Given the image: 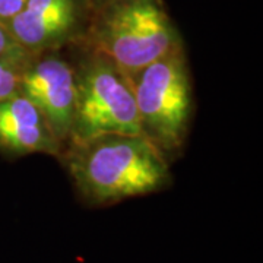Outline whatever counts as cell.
<instances>
[{
	"label": "cell",
	"mask_w": 263,
	"mask_h": 263,
	"mask_svg": "<svg viewBox=\"0 0 263 263\" xmlns=\"http://www.w3.org/2000/svg\"><path fill=\"white\" fill-rule=\"evenodd\" d=\"M69 146L67 168L89 206L157 193L171 181L168 160L143 135H103Z\"/></svg>",
	"instance_id": "1"
},
{
	"label": "cell",
	"mask_w": 263,
	"mask_h": 263,
	"mask_svg": "<svg viewBox=\"0 0 263 263\" xmlns=\"http://www.w3.org/2000/svg\"><path fill=\"white\" fill-rule=\"evenodd\" d=\"M85 35L127 78L183 47L162 0H110L92 12Z\"/></svg>",
	"instance_id": "2"
},
{
	"label": "cell",
	"mask_w": 263,
	"mask_h": 263,
	"mask_svg": "<svg viewBox=\"0 0 263 263\" xmlns=\"http://www.w3.org/2000/svg\"><path fill=\"white\" fill-rule=\"evenodd\" d=\"M141 130L168 160L183 149L193 114V92L184 47L129 78Z\"/></svg>",
	"instance_id": "3"
},
{
	"label": "cell",
	"mask_w": 263,
	"mask_h": 263,
	"mask_svg": "<svg viewBox=\"0 0 263 263\" xmlns=\"http://www.w3.org/2000/svg\"><path fill=\"white\" fill-rule=\"evenodd\" d=\"M76 103L69 145L103 135H142L129 78L107 57L91 54L75 67Z\"/></svg>",
	"instance_id": "4"
},
{
	"label": "cell",
	"mask_w": 263,
	"mask_h": 263,
	"mask_svg": "<svg viewBox=\"0 0 263 263\" xmlns=\"http://www.w3.org/2000/svg\"><path fill=\"white\" fill-rule=\"evenodd\" d=\"M19 92L44 116L63 146L70 141L76 103L75 66L56 51L32 54L25 66Z\"/></svg>",
	"instance_id": "5"
},
{
	"label": "cell",
	"mask_w": 263,
	"mask_h": 263,
	"mask_svg": "<svg viewBox=\"0 0 263 263\" xmlns=\"http://www.w3.org/2000/svg\"><path fill=\"white\" fill-rule=\"evenodd\" d=\"M91 16L89 0H27L6 28L19 47L38 54L85 35Z\"/></svg>",
	"instance_id": "6"
},
{
	"label": "cell",
	"mask_w": 263,
	"mask_h": 263,
	"mask_svg": "<svg viewBox=\"0 0 263 263\" xmlns=\"http://www.w3.org/2000/svg\"><path fill=\"white\" fill-rule=\"evenodd\" d=\"M57 141L44 116L27 97L16 92L0 103V151L9 157L29 154L60 155Z\"/></svg>",
	"instance_id": "7"
},
{
	"label": "cell",
	"mask_w": 263,
	"mask_h": 263,
	"mask_svg": "<svg viewBox=\"0 0 263 263\" xmlns=\"http://www.w3.org/2000/svg\"><path fill=\"white\" fill-rule=\"evenodd\" d=\"M31 56V53L18 47L0 57V103L19 91L21 76Z\"/></svg>",
	"instance_id": "8"
},
{
	"label": "cell",
	"mask_w": 263,
	"mask_h": 263,
	"mask_svg": "<svg viewBox=\"0 0 263 263\" xmlns=\"http://www.w3.org/2000/svg\"><path fill=\"white\" fill-rule=\"evenodd\" d=\"M27 0H0V22L6 27L25 6Z\"/></svg>",
	"instance_id": "9"
},
{
	"label": "cell",
	"mask_w": 263,
	"mask_h": 263,
	"mask_svg": "<svg viewBox=\"0 0 263 263\" xmlns=\"http://www.w3.org/2000/svg\"><path fill=\"white\" fill-rule=\"evenodd\" d=\"M19 46L16 44V41L13 40V37L10 35V32L8 28L0 22V57L8 54L9 51L18 48Z\"/></svg>",
	"instance_id": "10"
},
{
	"label": "cell",
	"mask_w": 263,
	"mask_h": 263,
	"mask_svg": "<svg viewBox=\"0 0 263 263\" xmlns=\"http://www.w3.org/2000/svg\"><path fill=\"white\" fill-rule=\"evenodd\" d=\"M91 2V6H92V12L95 9H98L100 6H103L104 3H107V2H110V0H89Z\"/></svg>",
	"instance_id": "11"
}]
</instances>
